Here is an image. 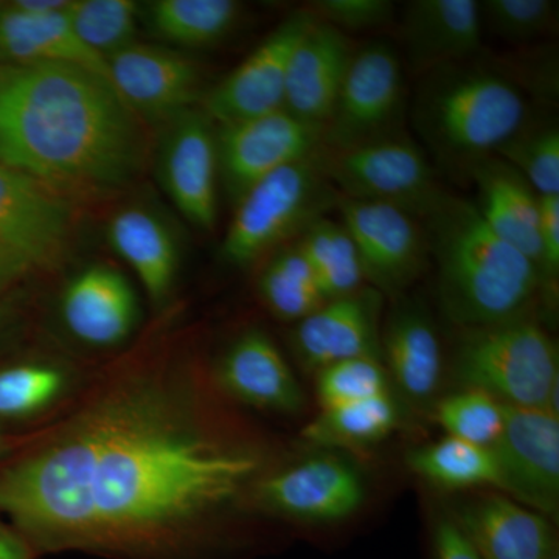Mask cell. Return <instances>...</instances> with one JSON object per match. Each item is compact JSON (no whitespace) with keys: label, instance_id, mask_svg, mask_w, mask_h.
I'll return each instance as SVG.
<instances>
[{"label":"cell","instance_id":"1","mask_svg":"<svg viewBox=\"0 0 559 559\" xmlns=\"http://www.w3.org/2000/svg\"><path fill=\"white\" fill-rule=\"evenodd\" d=\"M164 382H128L50 443L0 469V513L35 551L186 559L259 471Z\"/></svg>","mask_w":559,"mask_h":559},{"label":"cell","instance_id":"2","mask_svg":"<svg viewBox=\"0 0 559 559\" xmlns=\"http://www.w3.org/2000/svg\"><path fill=\"white\" fill-rule=\"evenodd\" d=\"M148 160L145 123L108 79L66 64H0V162L64 200L128 189Z\"/></svg>","mask_w":559,"mask_h":559},{"label":"cell","instance_id":"3","mask_svg":"<svg viewBox=\"0 0 559 559\" xmlns=\"http://www.w3.org/2000/svg\"><path fill=\"white\" fill-rule=\"evenodd\" d=\"M425 221L444 314L460 329L528 318L540 272L481 218L473 201L444 193Z\"/></svg>","mask_w":559,"mask_h":559},{"label":"cell","instance_id":"4","mask_svg":"<svg viewBox=\"0 0 559 559\" xmlns=\"http://www.w3.org/2000/svg\"><path fill=\"white\" fill-rule=\"evenodd\" d=\"M532 119L520 84L496 70L460 64L426 73L414 123L437 159L455 168L496 156Z\"/></svg>","mask_w":559,"mask_h":559},{"label":"cell","instance_id":"5","mask_svg":"<svg viewBox=\"0 0 559 559\" xmlns=\"http://www.w3.org/2000/svg\"><path fill=\"white\" fill-rule=\"evenodd\" d=\"M452 369L462 389L480 390L503 406L558 414V348L535 320L462 330Z\"/></svg>","mask_w":559,"mask_h":559},{"label":"cell","instance_id":"6","mask_svg":"<svg viewBox=\"0 0 559 559\" xmlns=\"http://www.w3.org/2000/svg\"><path fill=\"white\" fill-rule=\"evenodd\" d=\"M337 191L323 170V146L307 159L260 180L235 204L221 255L249 266L336 207Z\"/></svg>","mask_w":559,"mask_h":559},{"label":"cell","instance_id":"7","mask_svg":"<svg viewBox=\"0 0 559 559\" xmlns=\"http://www.w3.org/2000/svg\"><path fill=\"white\" fill-rule=\"evenodd\" d=\"M323 170L341 197L384 202L418 219L444 194L425 151L393 134L353 148H323Z\"/></svg>","mask_w":559,"mask_h":559},{"label":"cell","instance_id":"8","mask_svg":"<svg viewBox=\"0 0 559 559\" xmlns=\"http://www.w3.org/2000/svg\"><path fill=\"white\" fill-rule=\"evenodd\" d=\"M72 226L68 200L0 162V285L60 263Z\"/></svg>","mask_w":559,"mask_h":559},{"label":"cell","instance_id":"9","mask_svg":"<svg viewBox=\"0 0 559 559\" xmlns=\"http://www.w3.org/2000/svg\"><path fill=\"white\" fill-rule=\"evenodd\" d=\"M156 168L160 186L191 226L210 231L218 219L216 127L201 108L160 124Z\"/></svg>","mask_w":559,"mask_h":559},{"label":"cell","instance_id":"10","mask_svg":"<svg viewBox=\"0 0 559 559\" xmlns=\"http://www.w3.org/2000/svg\"><path fill=\"white\" fill-rule=\"evenodd\" d=\"M323 128L285 109L216 127L219 180L234 205L253 186L322 150Z\"/></svg>","mask_w":559,"mask_h":559},{"label":"cell","instance_id":"11","mask_svg":"<svg viewBox=\"0 0 559 559\" xmlns=\"http://www.w3.org/2000/svg\"><path fill=\"white\" fill-rule=\"evenodd\" d=\"M403 108V68L384 43L355 51L325 127L322 146L340 151L388 138Z\"/></svg>","mask_w":559,"mask_h":559},{"label":"cell","instance_id":"12","mask_svg":"<svg viewBox=\"0 0 559 559\" xmlns=\"http://www.w3.org/2000/svg\"><path fill=\"white\" fill-rule=\"evenodd\" d=\"M314 21L308 9L294 11L237 69L205 91L201 109L215 127L283 109L294 50Z\"/></svg>","mask_w":559,"mask_h":559},{"label":"cell","instance_id":"13","mask_svg":"<svg viewBox=\"0 0 559 559\" xmlns=\"http://www.w3.org/2000/svg\"><path fill=\"white\" fill-rule=\"evenodd\" d=\"M108 80L143 123L164 124L201 105V66L173 47L135 43L108 61Z\"/></svg>","mask_w":559,"mask_h":559},{"label":"cell","instance_id":"14","mask_svg":"<svg viewBox=\"0 0 559 559\" xmlns=\"http://www.w3.org/2000/svg\"><path fill=\"white\" fill-rule=\"evenodd\" d=\"M500 487L509 498L544 516L559 509V418L550 411L509 407L491 447Z\"/></svg>","mask_w":559,"mask_h":559},{"label":"cell","instance_id":"15","mask_svg":"<svg viewBox=\"0 0 559 559\" xmlns=\"http://www.w3.org/2000/svg\"><path fill=\"white\" fill-rule=\"evenodd\" d=\"M336 207L358 249L366 278L392 290L417 277L429 252L417 216L384 202L349 200L341 194Z\"/></svg>","mask_w":559,"mask_h":559},{"label":"cell","instance_id":"16","mask_svg":"<svg viewBox=\"0 0 559 559\" xmlns=\"http://www.w3.org/2000/svg\"><path fill=\"white\" fill-rule=\"evenodd\" d=\"M69 0H16L0 5V64H66L108 79V66L81 43ZM109 81V80H108Z\"/></svg>","mask_w":559,"mask_h":559},{"label":"cell","instance_id":"17","mask_svg":"<svg viewBox=\"0 0 559 559\" xmlns=\"http://www.w3.org/2000/svg\"><path fill=\"white\" fill-rule=\"evenodd\" d=\"M259 496L267 509L283 516L329 524L355 514L366 498V488L348 463L314 457L261 481Z\"/></svg>","mask_w":559,"mask_h":559},{"label":"cell","instance_id":"18","mask_svg":"<svg viewBox=\"0 0 559 559\" xmlns=\"http://www.w3.org/2000/svg\"><path fill=\"white\" fill-rule=\"evenodd\" d=\"M400 27L407 60L425 75L468 61L480 50L485 33L476 0H412Z\"/></svg>","mask_w":559,"mask_h":559},{"label":"cell","instance_id":"19","mask_svg":"<svg viewBox=\"0 0 559 559\" xmlns=\"http://www.w3.org/2000/svg\"><path fill=\"white\" fill-rule=\"evenodd\" d=\"M480 559H549L557 538L549 518L506 495L471 499L452 514Z\"/></svg>","mask_w":559,"mask_h":559},{"label":"cell","instance_id":"20","mask_svg":"<svg viewBox=\"0 0 559 559\" xmlns=\"http://www.w3.org/2000/svg\"><path fill=\"white\" fill-rule=\"evenodd\" d=\"M138 297L116 267L95 263L73 275L62 290L61 318L76 340L92 347H114L138 322Z\"/></svg>","mask_w":559,"mask_h":559},{"label":"cell","instance_id":"21","mask_svg":"<svg viewBox=\"0 0 559 559\" xmlns=\"http://www.w3.org/2000/svg\"><path fill=\"white\" fill-rule=\"evenodd\" d=\"M353 57L347 33L316 20L294 50L283 109L307 123L325 127Z\"/></svg>","mask_w":559,"mask_h":559},{"label":"cell","instance_id":"22","mask_svg":"<svg viewBox=\"0 0 559 559\" xmlns=\"http://www.w3.org/2000/svg\"><path fill=\"white\" fill-rule=\"evenodd\" d=\"M377 308V297L367 290L325 301L294 333L301 362L319 371L341 360L378 358Z\"/></svg>","mask_w":559,"mask_h":559},{"label":"cell","instance_id":"23","mask_svg":"<svg viewBox=\"0 0 559 559\" xmlns=\"http://www.w3.org/2000/svg\"><path fill=\"white\" fill-rule=\"evenodd\" d=\"M221 385L234 399L257 409L293 414L304 395L277 345L260 330L241 334L218 367Z\"/></svg>","mask_w":559,"mask_h":559},{"label":"cell","instance_id":"24","mask_svg":"<svg viewBox=\"0 0 559 559\" xmlns=\"http://www.w3.org/2000/svg\"><path fill=\"white\" fill-rule=\"evenodd\" d=\"M468 173L481 218L540 272L539 194L498 156L476 162Z\"/></svg>","mask_w":559,"mask_h":559},{"label":"cell","instance_id":"25","mask_svg":"<svg viewBox=\"0 0 559 559\" xmlns=\"http://www.w3.org/2000/svg\"><path fill=\"white\" fill-rule=\"evenodd\" d=\"M110 248L130 264L154 304L168 299L179 271L175 234L153 210L128 205L110 216Z\"/></svg>","mask_w":559,"mask_h":559},{"label":"cell","instance_id":"26","mask_svg":"<svg viewBox=\"0 0 559 559\" xmlns=\"http://www.w3.org/2000/svg\"><path fill=\"white\" fill-rule=\"evenodd\" d=\"M384 353L393 380L414 401L436 395L443 371L439 334L428 316L417 308H403L389 320Z\"/></svg>","mask_w":559,"mask_h":559},{"label":"cell","instance_id":"27","mask_svg":"<svg viewBox=\"0 0 559 559\" xmlns=\"http://www.w3.org/2000/svg\"><path fill=\"white\" fill-rule=\"evenodd\" d=\"M146 25L173 49H204L237 27L241 3L235 0H154L142 7Z\"/></svg>","mask_w":559,"mask_h":559},{"label":"cell","instance_id":"28","mask_svg":"<svg viewBox=\"0 0 559 559\" xmlns=\"http://www.w3.org/2000/svg\"><path fill=\"white\" fill-rule=\"evenodd\" d=\"M296 245L310 264L325 301L360 290L366 272L355 241L341 221L323 216L300 235Z\"/></svg>","mask_w":559,"mask_h":559},{"label":"cell","instance_id":"29","mask_svg":"<svg viewBox=\"0 0 559 559\" xmlns=\"http://www.w3.org/2000/svg\"><path fill=\"white\" fill-rule=\"evenodd\" d=\"M407 465L421 479L443 489L500 487L498 462L491 448L444 437L411 452Z\"/></svg>","mask_w":559,"mask_h":559},{"label":"cell","instance_id":"30","mask_svg":"<svg viewBox=\"0 0 559 559\" xmlns=\"http://www.w3.org/2000/svg\"><path fill=\"white\" fill-rule=\"evenodd\" d=\"M399 423V409L389 393L322 409L304 429L312 444L326 448H366L384 440Z\"/></svg>","mask_w":559,"mask_h":559},{"label":"cell","instance_id":"31","mask_svg":"<svg viewBox=\"0 0 559 559\" xmlns=\"http://www.w3.org/2000/svg\"><path fill=\"white\" fill-rule=\"evenodd\" d=\"M259 290L267 310L286 322H300L325 304L310 264L297 245L272 257L261 272Z\"/></svg>","mask_w":559,"mask_h":559},{"label":"cell","instance_id":"32","mask_svg":"<svg viewBox=\"0 0 559 559\" xmlns=\"http://www.w3.org/2000/svg\"><path fill=\"white\" fill-rule=\"evenodd\" d=\"M140 13L132 0H69L66 10L81 43L105 62L138 43Z\"/></svg>","mask_w":559,"mask_h":559},{"label":"cell","instance_id":"33","mask_svg":"<svg viewBox=\"0 0 559 559\" xmlns=\"http://www.w3.org/2000/svg\"><path fill=\"white\" fill-rule=\"evenodd\" d=\"M496 156L520 173L539 197H558L559 130L554 121L530 119Z\"/></svg>","mask_w":559,"mask_h":559},{"label":"cell","instance_id":"34","mask_svg":"<svg viewBox=\"0 0 559 559\" xmlns=\"http://www.w3.org/2000/svg\"><path fill=\"white\" fill-rule=\"evenodd\" d=\"M507 406L480 390L462 389L440 401L437 423L448 437L491 448L506 425Z\"/></svg>","mask_w":559,"mask_h":559},{"label":"cell","instance_id":"35","mask_svg":"<svg viewBox=\"0 0 559 559\" xmlns=\"http://www.w3.org/2000/svg\"><path fill=\"white\" fill-rule=\"evenodd\" d=\"M66 378L46 364H17L0 370V419L31 417L61 395Z\"/></svg>","mask_w":559,"mask_h":559},{"label":"cell","instance_id":"36","mask_svg":"<svg viewBox=\"0 0 559 559\" xmlns=\"http://www.w3.org/2000/svg\"><path fill=\"white\" fill-rule=\"evenodd\" d=\"M559 3L554 0H485L484 31L507 43H533L558 31Z\"/></svg>","mask_w":559,"mask_h":559},{"label":"cell","instance_id":"37","mask_svg":"<svg viewBox=\"0 0 559 559\" xmlns=\"http://www.w3.org/2000/svg\"><path fill=\"white\" fill-rule=\"evenodd\" d=\"M388 373L378 358H353L318 371V396L322 409L384 395Z\"/></svg>","mask_w":559,"mask_h":559},{"label":"cell","instance_id":"38","mask_svg":"<svg viewBox=\"0 0 559 559\" xmlns=\"http://www.w3.org/2000/svg\"><path fill=\"white\" fill-rule=\"evenodd\" d=\"M307 9L316 20L342 33L384 27L392 21L395 11L389 0H316Z\"/></svg>","mask_w":559,"mask_h":559},{"label":"cell","instance_id":"39","mask_svg":"<svg viewBox=\"0 0 559 559\" xmlns=\"http://www.w3.org/2000/svg\"><path fill=\"white\" fill-rule=\"evenodd\" d=\"M539 242L540 275L551 285L559 272V194L539 197Z\"/></svg>","mask_w":559,"mask_h":559},{"label":"cell","instance_id":"40","mask_svg":"<svg viewBox=\"0 0 559 559\" xmlns=\"http://www.w3.org/2000/svg\"><path fill=\"white\" fill-rule=\"evenodd\" d=\"M436 559H480L452 516H441L433 527Z\"/></svg>","mask_w":559,"mask_h":559},{"label":"cell","instance_id":"41","mask_svg":"<svg viewBox=\"0 0 559 559\" xmlns=\"http://www.w3.org/2000/svg\"><path fill=\"white\" fill-rule=\"evenodd\" d=\"M35 550L16 530L0 524V559H33Z\"/></svg>","mask_w":559,"mask_h":559},{"label":"cell","instance_id":"42","mask_svg":"<svg viewBox=\"0 0 559 559\" xmlns=\"http://www.w3.org/2000/svg\"><path fill=\"white\" fill-rule=\"evenodd\" d=\"M3 448H5V437H3L2 430H0V454H2Z\"/></svg>","mask_w":559,"mask_h":559},{"label":"cell","instance_id":"43","mask_svg":"<svg viewBox=\"0 0 559 559\" xmlns=\"http://www.w3.org/2000/svg\"><path fill=\"white\" fill-rule=\"evenodd\" d=\"M549 559H559V558H558V555H554V557H551Z\"/></svg>","mask_w":559,"mask_h":559}]
</instances>
